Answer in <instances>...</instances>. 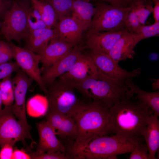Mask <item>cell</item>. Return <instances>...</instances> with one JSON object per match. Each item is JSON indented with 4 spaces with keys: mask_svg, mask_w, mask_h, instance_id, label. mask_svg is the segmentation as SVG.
Masks as SVG:
<instances>
[{
    "mask_svg": "<svg viewBox=\"0 0 159 159\" xmlns=\"http://www.w3.org/2000/svg\"><path fill=\"white\" fill-rule=\"evenodd\" d=\"M134 100L126 96L109 109L110 133L133 139L142 140L143 138V135L148 119L153 113L145 103Z\"/></svg>",
    "mask_w": 159,
    "mask_h": 159,
    "instance_id": "1",
    "label": "cell"
},
{
    "mask_svg": "<svg viewBox=\"0 0 159 159\" xmlns=\"http://www.w3.org/2000/svg\"><path fill=\"white\" fill-rule=\"evenodd\" d=\"M142 140L116 134L96 136L82 142L71 143L66 153L70 159H108L112 155L132 152L142 143Z\"/></svg>",
    "mask_w": 159,
    "mask_h": 159,
    "instance_id": "2",
    "label": "cell"
},
{
    "mask_svg": "<svg viewBox=\"0 0 159 159\" xmlns=\"http://www.w3.org/2000/svg\"><path fill=\"white\" fill-rule=\"evenodd\" d=\"M125 81L109 77L98 69L94 75L72 83L75 89L90 102L109 110L127 96Z\"/></svg>",
    "mask_w": 159,
    "mask_h": 159,
    "instance_id": "3",
    "label": "cell"
},
{
    "mask_svg": "<svg viewBox=\"0 0 159 159\" xmlns=\"http://www.w3.org/2000/svg\"><path fill=\"white\" fill-rule=\"evenodd\" d=\"M108 110L94 102L85 103L73 117L77 131L73 142L81 143L94 136L109 134Z\"/></svg>",
    "mask_w": 159,
    "mask_h": 159,
    "instance_id": "4",
    "label": "cell"
},
{
    "mask_svg": "<svg viewBox=\"0 0 159 159\" xmlns=\"http://www.w3.org/2000/svg\"><path fill=\"white\" fill-rule=\"evenodd\" d=\"M72 83L59 79L47 87L46 93L48 111L74 117L85 103L77 96Z\"/></svg>",
    "mask_w": 159,
    "mask_h": 159,
    "instance_id": "5",
    "label": "cell"
},
{
    "mask_svg": "<svg viewBox=\"0 0 159 159\" xmlns=\"http://www.w3.org/2000/svg\"><path fill=\"white\" fill-rule=\"evenodd\" d=\"M130 9V6H119L104 2L98 3L87 29V36L100 32L126 29L125 21Z\"/></svg>",
    "mask_w": 159,
    "mask_h": 159,
    "instance_id": "6",
    "label": "cell"
},
{
    "mask_svg": "<svg viewBox=\"0 0 159 159\" xmlns=\"http://www.w3.org/2000/svg\"><path fill=\"white\" fill-rule=\"evenodd\" d=\"M27 0L13 1L12 6L7 11L0 28V34L8 42L12 40L20 44L30 32L27 15L30 8Z\"/></svg>",
    "mask_w": 159,
    "mask_h": 159,
    "instance_id": "7",
    "label": "cell"
},
{
    "mask_svg": "<svg viewBox=\"0 0 159 159\" xmlns=\"http://www.w3.org/2000/svg\"><path fill=\"white\" fill-rule=\"evenodd\" d=\"M13 104L0 110V146L5 144L12 146L17 142L24 143L27 139L32 140L29 133L17 121L13 112Z\"/></svg>",
    "mask_w": 159,
    "mask_h": 159,
    "instance_id": "8",
    "label": "cell"
},
{
    "mask_svg": "<svg viewBox=\"0 0 159 159\" xmlns=\"http://www.w3.org/2000/svg\"><path fill=\"white\" fill-rule=\"evenodd\" d=\"M15 76L11 79L15 103L13 104V112L18 122L29 133L31 126L27 121L26 111V97L29 87L33 80L19 68Z\"/></svg>",
    "mask_w": 159,
    "mask_h": 159,
    "instance_id": "9",
    "label": "cell"
},
{
    "mask_svg": "<svg viewBox=\"0 0 159 159\" xmlns=\"http://www.w3.org/2000/svg\"><path fill=\"white\" fill-rule=\"evenodd\" d=\"M8 42L11 49L13 57L20 68L28 76L35 81L45 93L47 88L43 82L41 69L39 67L41 60L40 56L25 48L18 47L11 41Z\"/></svg>",
    "mask_w": 159,
    "mask_h": 159,
    "instance_id": "10",
    "label": "cell"
},
{
    "mask_svg": "<svg viewBox=\"0 0 159 159\" xmlns=\"http://www.w3.org/2000/svg\"><path fill=\"white\" fill-rule=\"evenodd\" d=\"M90 55L98 69L111 78L126 81L137 77L141 73V68L130 71L123 69L107 54L91 52Z\"/></svg>",
    "mask_w": 159,
    "mask_h": 159,
    "instance_id": "11",
    "label": "cell"
},
{
    "mask_svg": "<svg viewBox=\"0 0 159 159\" xmlns=\"http://www.w3.org/2000/svg\"><path fill=\"white\" fill-rule=\"evenodd\" d=\"M46 121L56 135L69 143L76 140L77 131L73 117L54 112H47Z\"/></svg>",
    "mask_w": 159,
    "mask_h": 159,
    "instance_id": "12",
    "label": "cell"
},
{
    "mask_svg": "<svg viewBox=\"0 0 159 159\" xmlns=\"http://www.w3.org/2000/svg\"><path fill=\"white\" fill-rule=\"evenodd\" d=\"M84 49L77 47L73 48L64 57L41 71L42 79L47 88L58 77L71 68Z\"/></svg>",
    "mask_w": 159,
    "mask_h": 159,
    "instance_id": "13",
    "label": "cell"
},
{
    "mask_svg": "<svg viewBox=\"0 0 159 159\" xmlns=\"http://www.w3.org/2000/svg\"><path fill=\"white\" fill-rule=\"evenodd\" d=\"M97 70L90 54L82 53L71 68L59 78L73 83L82 80L94 75Z\"/></svg>",
    "mask_w": 159,
    "mask_h": 159,
    "instance_id": "14",
    "label": "cell"
},
{
    "mask_svg": "<svg viewBox=\"0 0 159 159\" xmlns=\"http://www.w3.org/2000/svg\"><path fill=\"white\" fill-rule=\"evenodd\" d=\"M39 139L36 152H61L66 153V147L57 137L56 135L46 121L37 123Z\"/></svg>",
    "mask_w": 159,
    "mask_h": 159,
    "instance_id": "15",
    "label": "cell"
},
{
    "mask_svg": "<svg viewBox=\"0 0 159 159\" xmlns=\"http://www.w3.org/2000/svg\"><path fill=\"white\" fill-rule=\"evenodd\" d=\"M128 32L125 29L92 34L87 36V46L92 52L107 54L118 40Z\"/></svg>",
    "mask_w": 159,
    "mask_h": 159,
    "instance_id": "16",
    "label": "cell"
},
{
    "mask_svg": "<svg viewBox=\"0 0 159 159\" xmlns=\"http://www.w3.org/2000/svg\"><path fill=\"white\" fill-rule=\"evenodd\" d=\"M74 46L58 38L51 40L47 46L37 54L41 57V71L60 59L72 49Z\"/></svg>",
    "mask_w": 159,
    "mask_h": 159,
    "instance_id": "17",
    "label": "cell"
},
{
    "mask_svg": "<svg viewBox=\"0 0 159 159\" xmlns=\"http://www.w3.org/2000/svg\"><path fill=\"white\" fill-rule=\"evenodd\" d=\"M136 45L134 33L128 32L118 40L107 54L118 63L127 59H132Z\"/></svg>",
    "mask_w": 159,
    "mask_h": 159,
    "instance_id": "18",
    "label": "cell"
},
{
    "mask_svg": "<svg viewBox=\"0 0 159 159\" xmlns=\"http://www.w3.org/2000/svg\"><path fill=\"white\" fill-rule=\"evenodd\" d=\"M132 79L125 81L127 97L138 100L146 104L151 109L153 113L159 116V91L149 92L140 89L132 81Z\"/></svg>",
    "mask_w": 159,
    "mask_h": 159,
    "instance_id": "19",
    "label": "cell"
},
{
    "mask_svg": "<svg viewBox=\"0 0 159 159\" xmlns=\"http://www.w3.org/2000/svg\"><path fill=\"white\" fill-rule=\"evenodd\" d=\"M58 37L57 30L47 28L30 31L25 39L24 48L37 54L42 50L52 39Z\"/></svg>",
    "mask_w": 159,
    "mask_h": 159,
    "instance_id": "20",
    "label": "cell"
},
{
    "mask_svg": "<svg viewBox=\"0 0 159 159\" xmlns=\"http://www.w3.org/2000/svg\"><path fill=\"white\" fill-rule=\"evenodd\" d=\"M54 28L57 32L58 38L74 46L79 42L84 32L80 26L71 17L59 21Z\"/></svg>",
    "mask_w": 159,
    "mask_h": 159,
    "instance_id": "21",
    "label": "cell"
},
{
    "mask_svg": "<svg viewBox=\"0 0 159 159\" xmlns=\"http://www.w3.org/2000/svg\"><path fill=\"white\" fill-rule=\"evenodd\" d=\"M158 116L152 114L149 117L143 136L148 149L149 159H156L159 148V120Z\"/></svg>",
    "mask_w": 159,
    "mask_h": 159,
    "instance_id": "22",
    "label": "cell"
},
{
    "mask_svg": "<svg viewBox=\"0 0 159 159\" xmlns=\"http://www.w3.org/2000/svg\"><path fill=\"white\" fill-rule=\"evenodd\" d=\"M95 11V7L89 2L74 0L71 17L80 26L83 31L89 27Z\"/></svg>",
    "mask_w": 159,
    "mask_h": 159,
    "instance_id": "23",
    "label": "cell"
},
{
    "mask_svg": "<svg viewBox=\"0 0 159 159\" xmlns=\"http://www.w3.org/2000/svg\"><path fill=\"white\" fill-rule=\"evenodd\" d=\"M32 7L40 13L42 19L49 29L55 27L58 19L52 6L43 0H30Z\"/></svg>",
    "mask_w": 159,
    "mask_h": 159,
    "instance_id": "24",
    "label": "cell"
},
{
    "mask_svg": "<svg viewBox=\"0 0 159 159\" xmlns=\"http://www.w3.org/2000/svg\"><path fill=\"white\" fill-rule=\"evenodd\" d=\"M50 4L54 9L59 21L71 17L74 0H43Z\"/></svg>",
    "mask_w": 159,
    "mask_h": 159,
    "instance_id": "25",
    "label": "cell"
},
{
    "mask_svg": "<svg viewBox=\"0 0 159 159\" xmlns=\"http://www.w3.org/2000/svg\"><path fill=\"white\" fill-rule=\"evenodd\" d=\"M151 0H131L129 4L135 9L140 22L145 25L147 19L153 12V7Z\"/></svg>",
    "mask_w": 159,
    "mask_h": 159,
    "instance_id": "26",
    "label": "cell"
},
{
    "mask_svg": "<svg viewBox=\"0 0 159 159\" xmlns=\"http://www.w3.org/2000/svg\"><path fill=\"white\" fill-rule=\"evenodd\" d=\"M11 76L3 79L0 82V91L2 104L4 106L13 104L14 101V95Z\"/></svg>",
    "mask_w": 159,
    "mask_h": 159,
    "instance_id": "27",
    "label": "cell"
},
{
    "mask_svg": "<svg viewBox=\"0 0 159 159\" xmlns=\"http://www.w3.org/2000/svg\"><path fill=\"white\" fill-rule=\"evenodd\" d=\"M134 33V39L136 45L140 41L150 37L158 36L159 34V22L152 25H142L140 30Z\"/></svg>",
    "mask_w": 159,
    "mask_h": 159,
    "instance_id": "28",
    "label": "cell"
},
{
    "mask_svg": "<svg viewBox=\"0 0 159 159\" xmlns=\"http://www.w3.org/2000/svg\"><path fill=\"white\" fill-rule=\"evenodd\" d=\"M27 21L30 32L39 29L48 28L39 11L33 7H30L29 10Z\"/></svg>",
    "mask_w": 159,
    "mask_h": 159,
    "instance_id": "29",
    "label": "cell"
},
{
    "mask_svg": "<svg viewBox=\"0 0 159 159\" xmlns=\"http://www.w3.org/2000/svg\"><path fill=\"white\" fill-rule=\"evenodd\" d=\"M129 6L130 9L125 20V29L129 32L136 33L140 30L142 25L140 22L134 8L131 5Z\"/></svg>",
    "mask_w": 159,
    "mask_h": 159,
    "instance_id": "30",
    "label": "cell"
},
{
    "mask_svg": "<svg viewBox=\"0 0 159 159\" xmlns=\"http://www.w3.org/2000/svg\"><path fill=\"white\" fill-rule=\"evenodd\" d=\"M28 153L32 159H69L66 153L59 152L38 153L29 150Z\"/></svg>",
    "mask_w": 159,
    "mask_h": 159,
    "instance_id": "31",
    "label": "cell"
},
{
    "mask_svg": "<svg viewBox=\"0 0 159 159\" xmlns=\"http://www.w3.org/2000/svg\"><path fill=\"white\" fill-rule=\"evenodd\" d=\"M20 68L15 62H7L0 64V80L11 76Z\"/></svg>",
    "mask_w": 159,
    "mask_h": 159,
    "instance_id": "32",
    "label": "cell"
},
{
    "mask_svg": "<svg viewBox=\"0 0 159 159\" xmlns=\"http://www.w3.org/2000/svg\"><path fill=\"white\" fill-rule=\"evenodd\" d=\"M131 153L130 159H149L148 149L146 144L142 143Z\"/></svg>",
    "mask_w": 159,
    "mask_h": 159,
    "instance_id": "33",
    "label": "cell"
},
{
    "mask_svg": "<svg viewBox=\"0 0 159 159\" xmlns=\"http://www.w3.org/2000/svg\"><path fill=\"white\" fill-rule=\"evenodd\" d=\"M9 44L0 50V64L8 62L13 58L11 48Z\"/></svg>",
    "mask_w": 159,
    "mask_h": 159,
    "instance_id": "34",
    "label": "cell"
},
{
    "mask_svg": "<svg viewBox=\"0 0 159 159\" xmlns=\"http://www.w3.org/2000/svg\"><path fill=\"white\" fill-rule=\"evenodd\" d=\"M13 147L9 144L4 145L0 151V159H11L14 150Z\"/></svg>",
    "mask_w": 159,
    "mask_h": 159,
    "instance_id": "35",
    "label": "cell"
},
{
    "mask_svg": "<svg viewBox=\"0 0 159 159\" xmlns=\"http://www.w3.org/2000/svg\"><path fill=\"white\" fill-rule=\"evenodd\" d=\"M12 0H0V19H3L7 11L13 4Z\"/></svg>",
    "mask_w": 159,
    "mask_h": 159,
    "instance_id": "36",
    "label": "cell"
},
{
    "mask_svg": "<svg viewBox=\"0 0 159 159\" xmlns=\"http://www.w3.org/2000/svg\"><path fill=\"white\" fill-rule=\"evenodd\" d=\"M29 155L24 151L15 148L13 150L11 159H31Z\"/></svg>",
    "mask_w": 159,
    "mask_h": 159,
    "instance_id": "37",
    "label": "cell"
},
{
    "mask_svg": "<svg viewBox=\"0 0 159 159\" xmlns=\"http://www.w3.org/2000/svg\"><path fill=\"white\" fill-rule=\"evenodd\" d=\"M105 1L109 3L110 4L117 6H126V4L124 0H100Z\"/></svg>",
    "mask_w": 159,
    "mask_h": 159,
    "instance_id": "38",
    "label": "cell"
},
{
    "mask_svg": "<svg viewBox=\"0 0 159 159\" xmlns=\"http://www.w3.org/2000/svg\"><path fill=\"white\" fill-rule=\"evenodd\" d=\"M153 12L155 22H159V1L155 4Z\"/></svg>",
    "mask_w": 159,
    "mask_h": 159,
    "instance_id": "39",
    "label": "cell"
},
{
    "mask_svg": "<svg viewBox=\"0 0 159 159\" xmlns=\"http://www.w3.org/2000/svg\"><path fill=\"white\" fill-rule=\"evenodd\" d=\"M152 87L154 90L159 89V80L153 79V80Z\"/></svg>",
    "mask_w": 159,
    "mask_h": 159,
    "instance_id": "40",
    "label": "cell"
},
{
    "mask_svg": "<svg viewBox=\"0 0 159 159\" xmlns=\"http://www.w3.org/2000/svg\"><path fill=\"white\" fill-rule=\"evenodd\" d=\"M2 104L1 94L0 91V110L2 109Z\"/></svg>",
    "mask_w": 159,
    "mask_h": 159,
    "instance_id": "41",
    "label": "cell"
},
{
    "mask_svg": "<svg viewBox=\"0 0 159 159\" xmlns=\"http://www.w3.org/2000/svg\"><path fill=\"white\" fill-rule=\"evenodd\" d=\"M131 0H124L126 4H129Z\"/></svg>",
    "mask_w": 159,
    "mask_h": 159,
    "instance_id": "42",
    "label": "cell"
},
{
    "mask_svg": "<svg viewBox=\"0 0 159 159\" xmlns=\"http://www.w3.org/2000/svg\"><path fill=\"white\" fill-rule=\"evenodd\" d=\"M152 0L155 4L157 2L159 1V0Z\"/></svg>",
    "mask_w": 159,
    "mask_h": 159,
    "instance_id": "43",
    "label": "cell"
},
{
    "mask_svg": "<svg viewBox=\"0 0 159 159\" xmlns=\"http://www.w3.org/2000/svg\"><path fill=\"white\" fill-rule=\"evenodd\" d=\"M79 0L84 1L87 2H89V1H90V0Z\"/></svg>",
    "mask_w": 159,
    "mask_h": 159,
    "instance_id": "44",
    "label": "cell"
},
{
    "mask_svg": "<svg viewBox=\"0 0 159 159\" xmlns=\"http://www.w3.org/2000/svg\"><path fill=\"white\" fill-rule=\"evenodd\" d=\"M2 23V21H0V28L1 25Z\"/></svg>",
    "mask_w": 159,
    "mask_h": 159,
    "instance_id": "45",
    "label": "cell"
},
{
    "mask_svg": "<svg viewBox=\"0 0 159 159\" xmlns=\"http://www.w3.org/2000/svg\"><path fill=\"white\" fill-rule=\"evenodd\" d=\"M13 1H14V0H12Z\"/></svg>",
    "mask_w": 159,
    "mask_h": 159,
    "instance_id": "46",
    "label": "cell"
}]
</instances>
